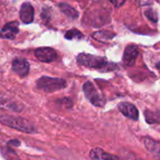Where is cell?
Here are the masks:
<instances>
[{"instance_id": "7a4b0ae2", "label": "cell", "mask_w": 160, "mask_h": 160, "mask_svg": "<svg viewBox=\"0 0 160 160\" xmlns=\"http://www.w3.org/2000/svg\"><path fill=\"white\" fill-rule=\"evenodd\" d=\"M0 122L28 134H34L37 132L36 127L28 120L22 117H15L12 115H0Z\"/></svg>"}, {"instance_id": "ac0fdd59", "label": "cell", "mask_w": 160, "mask_h": 160, "mask_svg": "<svg viewBox=\"0 0 160 160\" xmlns=\"http://www.w3.org/2000/svg\"><path fill=\"white\" fill-rule=\"evenodd\" d=\"M108 1H109L114 7L120 8V7H122V6L125 3L126 0H108Z\"/></svg>"}, {"instance_id": "3957f363", "label": "cell", "mask_w": 160, "mask_h": 160, "mask_svg": "<svg viewBox=\"0 0 160 160\" xmlns=\"http://www.w3.org/2000/svg\"><path fill=\"white\" fill-rule=\"evenodd\" d=\"M67 83L62 78H55L49 76H42L37 81V88L46 92H53L64 89Z\"/></svg>"}, {"instance_id": "6da1fadb", "label": "cell", "mask_w": 160, "mask_h": 160, "mask_svg": "<svg viewBox=\"0 0 160 160\" xmlns=\"http://www.w3.org/2000/svg\"><path fill=\"white\" fill-rule=\"evenodd\" d=\"M76 60H77V63L80 65L88 67V68L97 69L102 72L113 71L117 68V66L115 64L108 62L106 58L90 55V54H86V53L79 54L76 58Z\"/></svg>"}, {"instance_id": "5bb4252c", "label": "cell", "mask_w": 160, "mask_h": 160, "mask_svg": "<svg viewBox=\"0 0 160 160\" xmlns=\"http://www.w3.org/2000/svg\"><path fill=\"white\" fill-rule=\"evenodd\" d=\"M58 7H59L60 11H61L66 16H68L69 18L74 20V19H76V18L78 17V12H77V11H75L72 7H71V6L65 4V3L59 4Z\"/></svg>"}, {"instance_id": "52a82bcc", "label": "cell", "mask_w": 160, "mask_h": 160, "mask_svg": "<svg viewBox=\"0 0 160 160\" xmlns=\"http://www.w3.org/2000/svg\"><path fill=\"white\" fill-rule=\"evenodd\" d=\"M19 32L18 23L17 22H10L6 24L1 31H0V37L2 39L7 40H13Z\"/></svg>"}, {"instance_id": "d6986e66", "label": "cell", "mask_w": 160, "mask_h": 160, "mask_svg": "<svg viewBox=\"0 0 160 160\" xmlns=\"http://www.w3.org/2000/svg\"><path fill=\"white\" fill-rule=\"evenodd\" d=\"M156 68H157V70H158V72H160V62L156 64Z\"/></svg>"}, {"instance_id": "9c48e42d", "label": "cell", "mask_w": 160, "mask_h": 160, "mask_svg": "<svg viewBox=\"0 0 160 160\" xmlns=\"http://www.w3.org/2000/svg\"><path fill=\"white\" fill-rule=\"evenodd\" d=\"M143 144L147 151L156 159L160 160V141H156L151 138H144Z\"/></svg>"}, {"instance_id": "7c38bea8", "label": "cell", "mask_w": 160, "mask_h": 160, "mask_svg": "<svg viewBox=\"0 0 160 160\" xmlns=\"http://www.w3.org/2000/svg\"><path fill=\"white\" fill-rule=\"evenodd\" d=\"M21 21L25 24H30L34 20V9L30 3H24L20 10Z\"/></svg>"}, {"instance_id": "4fadbf2b", "label": "cell", "mask_w": 160, "mask_h": 160, "mask_svg": "<svg viewBox=\"0 0 160 160\" xmlns=\"http://www.w3.org/2000/svg\"><path fill=\"white\" fill-rule=\"evenodd\" d=\"M0 108H5L16 112H19L22 109V108L18 104H16L15 102H13L2 93H0Z\"/></svg>"}, {"instance_id": "e0dca14e", "label": "cell", "mask_w": 160, "mask_h": 160, "mask_svg": "<svg viewBox=\"0 0 160 160\" xmlns=\"http://www.w3.org/2000/svg\"><path fill=\"white\" fill-rule=\"evenodd\" d=\"M145 15H146L151 21H152V22H154V23L157 22V16H156V13H155L153 11H152V10L146 11V12H145Z\"/></svg>"}, {"instance_id": "ffe728a7", "label": "cell", "mask_w": 160, "mask_h": 160, "mask_svg": "<svg viewBox=\"0 0 160 160\" xmlns=\"http://www.w3.org/2000/svg\"><path fill=\"white\" fill-rule=\"evenodd\" d=\"M127 160H142V159H139V158H130V159H127Z\"/></svg>"}, {"instance_id": "9a60e30c", "label": "cell", "mask_w": 160, "mask_h": 160, "mask_svg": "<svg viewBox=\"0 0 160 160\" xmlns=\"http://www.w3.org/2000/svg\"><path fill=\"white\" fill-rule=\"evenodd\" d=\"M115 36L114 33H111L109 31H98L94 34H92V37L100 42H107L111 40Z\"/></svg>"}, {"instance_id": "5b68a950", "label": "cell", "mask_w": 160, "mask_h": 160, "mask_svg": "<svg viewBox=\"0 0 160 160\" xmlns=\"http://www.w3.org/2000/svg\"><path fill=\"white\" fill-rule=\"evenodd\" d=\"M35 57L42 62H52L57 59L58 54L55 49L50 47H42L35 50Z\"/></svg>"}, {"instance_id": "2e32d148", "label": "cell", "mask_w": 160, "mask_h": 160, "mask_svg": "<svg viewBox=\"0 0 160 160\" xmlns=\"http://www.w3.org/2000/svg\"><path fill=\"white\" fill-rule=\"evenodd\" d=\"M65 38L67 40H82L84 38V35L80 32L79 30L75 29V28H72V29H70L68 30L66 33H65Z\"/></svg>"}, {"instance_id": "8fae6325", "label": "cell", "mask_w": 160, "mask_h": 160, "mask_svg": "<svg viewBox=\"0 0 160 160\" xmlns=\"http://www.w3.org/2000/svg\"><path fill=\"white\" fill-rule=\"evenodd\" d=\"M90 156L92 160H121L117 155L111 154L101 148H93L90 152Z\"/></svg>"}, {"instance_id": "8992f818", "label": "cell", "mask_w": 160, "mask_h": 160, "mask_svg": "<svg viewBox=\"0 0 160 160\" xmlns=\"http://www.w3.org/2000/svg\"><path fill=\"white\" fill-rule=\"evenodd\" d=\"M29 67L30 66L28 61L25 58H15L12 64V71L21 77L28 75V73L29 72Z\"/></svg>"}, {"instance_id": "277c9868", "label": "cell", "mask_w": 160, "mask_h": 160, "mask_svg": "<svg viewBox=\"0 0 160 160\" xmlns=\"http://www.w3.org/2000/svg\"><path fill=\"white\" fill-rule=\"evenodd\" d=\"M83 92H84V94L87 97V99L93 106L98 107V108L104 107L105 100L102 97V95L98 92V91L96 90V88L94 87V85L92 82L88 81V82H86L84 84V86H83Z\"/></svg>"}, {"instance_id": "ba28073f", "label": "cell", "mask_w": 160, "mask_h": 160, "mask_svg": "<svg viewBox=\"0 0 160 160\" xmlns=\"http://www.w3.org/2000/svg\"><path fill=\"white\" fill-rule=\"evenodd\" d=\"M118 108L125 117L134 121H137L138 119V110L133 104L123 102V103L119 104Z\"/></svg>"}, {"instance_id": "30bf717a", "label": "cell", "mask_w": 160, "mask_h": 160, "mask_svg": "<svg viewBox=\"0 0 160 160\" xmlns=\"http://www.w3.org/2000/svg\"><path fill=\"white\" fill-rule=\"evenodd\" d=\"M138 56V48L136 45H128L123 53V63L126 66H133Z\"/></svg>"}]
</instances>
